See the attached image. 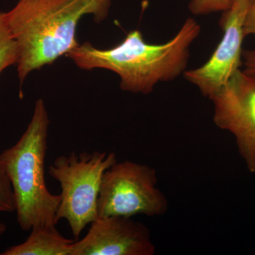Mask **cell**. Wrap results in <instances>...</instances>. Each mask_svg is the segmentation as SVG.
Masks as SVG:
<instances>
[{"label": "cell", "mask_w": 255, "mask_h": 255, "mask_svg": "<svg viewBox=\"0 0 255 255\" xmlns=\"http://www.w3.org/2000/svg\"><path fill=\"white\" fill-rule=\"evenodd\" d=\"M112 0H18L6 12L17 44L21 86L31 72L51 65L78 46L77 26L92 15L96 22L107 17Z\"/></svg>", "instance_id": "6da1fadb"}, {"label": "cell", "mask_w": 255, "mask_h": 255, "mask_svg": "<svg viewBox=\"0 0 255 255\" xmlns=\"http://www.w3.org/2000/svg\"><path fill=\"white\" fill-rule=\"evenodd\" d=\"M200 32V25L189 18L174 38L162 44L146 43L141 32L133 30L113 48L99 49L86 42L67 55L82 70L117 73L124 91L148 95L159 82L172 81L184 71L191 43Z\"/></svg>", "instance_id": "7a4b0ae2"}, {"label": "cell", "mask_w": 255, "mask_h": 255, "mask_svg": "<svg viewBox=\"0 0 255 255\" xmlns=\"http://www.w3.org/2000/svg\"><path fill=\"white\" fill-rule=\"evenodd\" d=\"M49 124L46 105L39 99L19 140L0 154V163L14 193L17 223L23 231L58 223L56 214L60 196L50 193L45 178Z\"/></svg>", "instance_id": "3957f363"}, {"label": "cell", "mask_w": 255, "mask_h": 255, "mask_svg": "<svg viewBox=\"0 0 255 255\" xmlns=\"http://www.w3.org/2000/svg\"><path fill=\"white\" fill-rule=\"evenodd\" d=\"M117 162L114 152H73L57 157L48 167V174L59 182L61 189L57 222L66 220L74 241H78L87 225L98 217L102 178Z\"/></svg>", "instance_id": "277c9868"}, {"label": "cell", "mask_w": 255, "mask_h": 255, "mask_svg": "<svg viewBox=\"0 0 255 255\" xmlns=\"http://www.w3.org/2000/svg\"><path fill=\"white\" fill-rule=\"evenodd\" d=\"M157 184L153 167L128 160L116 162L102 178L98 216L132 218L165 214L168 201Z\"/></svg>", "instance_id": "5b68a950"}, {"label": "cell", "mask_w": 255, "mask_h": 255, "mask_svg": "<svg viewBox=\"0 0 255 255\" xmlns=\"http://www.w3.org/2000/svg\"><path fill=\"white\" fill-rule=\"evenodd\" d=\"M211 100L215 124L233 134L247 168L255 173V80L238 70Z\"/></svg>", "instance_id": "8992f818"}, {"label": "cell", "mask_w": 255, "mask_h": 255, "mask_svg": "<svg viewBox=\"0 0 255 255\" xmlns=\"http://www.w3.org/2000/svg\"><path fill=\"white\" fill-rule=\"evenodd\" d=\"M253 0H233L221 19L224 35L210 59L200 68L184 72V78L210 100L240 70L243 58L245 18Z\"/></svg>", "instance_id": "52a82bcc"}, {"label": "cell", "mask_w": 255, "mask_h": 255, "mask_svg": "<svg viewBox=\"0 0 255 255\" xmlns=\"http://www.w3.org/2000/svg\"><path fill=\"white\" fill-rule=\"evenodd\" d=\"M148 228L132 218L98 216L86 236L74 241L69 255H153Z\"/></svg>", "instance_id": "ba28073f"}, {"label": "cell", "mask_w": 255, "mask_h": 255, "mask_svg": "<svg viewBox=\"0 0 255 255\" xmlns=\"http://www.w3.org/2000/svg\"><path fill=\"white\" fill-rule=\"evenodd\" d=\"M74 240L62 236L56 226L35 227L27 239L11 247L1 255H69Z\"/></svg>", "instance_id": "9c48e42d"}, {"label": "cell", "mask_w": 255, "mask_h": 255, "mask_svg": "<svg viewBox=\"0 0 255 255\" xmlns=\"http://www.w3.org/2000/svg\"><path fill=\"white\" fill-rule=\"evenodd\" d=\"M17 44L6 22V12L0 11V75L18 62Z\"/></svg>", "instance_id": "30bf717a"}, {"label": "cell", "mask_w": 255, "mask_h": 255, "mask_svg": "<svg viewBox=\"0 0 255 255\" xmlns=\"http://www.w3.org/2000/svg\"><path fill=\"white\" fill-rule=\"evenodd\" d=\"M14 211V196L11 182L0 163V212L13 213Z\"/></svg>", "instance_id": "8fae6325"}, {"label": "cell", "mask_w": 255, "mask_h": 255, "mask_svg": "<svg viewBox=\"0 0 255 255\" xmlns=\"http://www.w3.org/2000/svg\"><path fill=\"white\" fill-rule=\"evenodd\" d=\"M233 0H191L189 9L196 15L210 14L215 11H226Z\"/></svg>", "instance_id": "7c38bea8"}, {"label": "cell", "mask_w": 255, "mask_h": 255, "mask_svg": "<svg viewBox=\"0 0 255 255\" xmlns=\"http://www.w3.org/2000/svg\"><path fill=\"white\" fill-rule=\"evenodd\" d=\"M245 36L248 35L255 36V0H253L247 12L243 26Z\"/></svg>", "instance_id": "4fadbf2b"}, {"label": "cell", "mask_w": 255, "mask_h": 255, "mask_svg": "<svg viewBox=\"0 0 255 255\" xmlns=\"http://www.w3.org/2000/svg\"><path fill=\"white\" fill-rule=\"evenodd\" d=\"M243 58L245 66L243 71L255 80V49L243 51Z\"/></svg>", "instance_id": "5bb4252c"}, {"label": "cell", "mask_w": 255, "mask_h": 255, "mask_svg": "<svg viewBox=\"0 0 255 255\" xmlns=\"http://www.w3.org/2000/svg\"><path fill=\"white\" fill-rule=\"evenodd\" d=\"M6 231V226L4 223L0 221V236H2L3 234Z\"/></svg>", "instance_id": "9a60e30c"}]
</instances>
